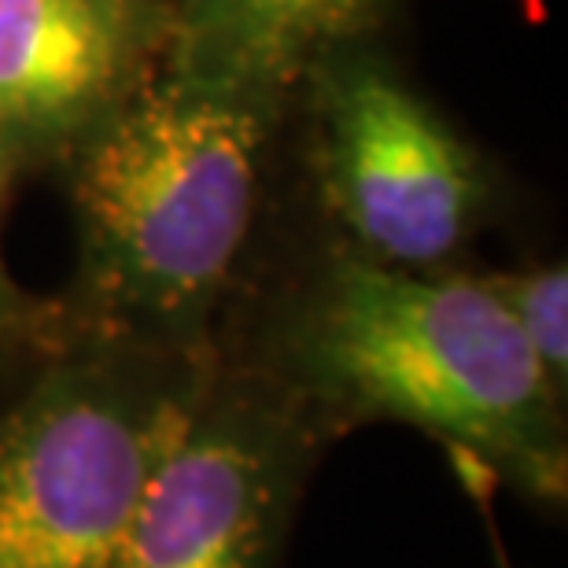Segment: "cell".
Here are the masks:
<instances>
[{
    "mask_svg": "<svg viewBox=\"0 0 568 568\" xmlns=\"http://www.w3.org/2000/svg\"><path fill=\"white\" fill-rule=\"evenodd\" d=\"M4 181H8V163H4V148H0V196H4ZM16 306V292H11L4 263H0V314H8Z\"/></svg>",
    "mask_w": 568,
    "mask_h": 568,
    "instance_id": "9",
    "label": "cell"
},
{
    "mask_svg": "<svg viewBox=\"0 0 568 568\" xmlns=\"http://www.w3.org/2000/svg\"><path fill=\"white\" fill-rule=\"evenodd\" d=\"M284 476L274 425L196 403L148 476L111 568H263Z\"/></svg>",
    "mask_w": 568,
    "mask_h": 568,
    "instance_id": "5",
    "label": "cell"
},
{
    "mask_svg": "<svg viewBox=\"0 0 568 568\" xmlns=\"http://www.w3.org/2000/svg\"><path fill=\"white\" fill-rule=\"evenodd\" d=\"M295 358L339 410L417 425L561 491V395L487 277L347 255L306 303Z\"/></svg>",
    "mask_w": 568,
    "mask_h": 568,
    "instance_id": "1",
    "label": "cell"
},
{
    "mask_svg": "<svg viewBox=\"0 0 568 568\" xmlns=\"http://www.w3.org/2000/svg\"><path fill=\"white\" fill-rule=\"evenodd\" d=\"M152 38V0H0V148L104 122Z\"/></svg>",
    "mask_w": 568,
    "mask_h": 568,
    "instance_id": "6",
    "label": "cell"
},
{
    "mask_svg": "<svg viewBox=\"0 0 568 568\" xmlns=\"http://www.w3.org/2000/svg\"><path fill=\"white\" fill-rule=\"evenodd\" d=\"M328 207L366 258L432 270L469 241L487 181L458 133L377 63H333L317 89Z\"/></svg>",
    "mask_w": 568,
    "mask_h": 568,
    "instance_id": "4",
    "label": "cell"
},
{
    "mask_svg": "<svg viewBox=\"0 0 568 568\" xmlns=\"http://www.w3.org/2000/svg\"><path fill=\"white\" fill-rule=\"evenodd\" d=\"M266 126L270 100L174 74L89 130L74 200L108 311L174 322L211 303L247 241Z\"/></svg>",
    "mask_w": 568,
    "mask_h": 568,
    "instance_id": "2",
    "label": "cell"
},
{
    "mask_svg": "<svg viewBox=\"0 0 568 568\" xmlns=\"http://www.w3.org/2000/svg\"><path fill=\"white\" fill-rule=\"evenodd\" d=\"M487 284L514 314L547 381L561 395L568 381V270L547 266L531 270V274L487 277Z\"/></svg>",
    "mask_w": 568,
    "mask_h": 568,
    "instance_id": "8",
    "label": "cell"
},
{
    "mask_svg": "<svg viewBox=\"0 0 568 568\" xmlns=\"http://www.w3.org/2000/svg\"><path fill=\"white\" fill-rule=\"evenodd\" d=\"M388 0H185L174 74L270 100Z\"/></svg>",
    "mask_w": 568,
    "mask_h": 568,
    "instance_id": "7",
    "label": "cell"
},
{
    "mask_svg": "<svg viewBox=\"0 0 568 568\" xmlns=\"http://www.w3.org/2000/svg\"><path fill=\"white\" fill-rule=\"evenodd\" d=\"M189 395L111 366L49 373L0 417V568H111Z\"/></svg>",
    "mask_w": 568,
    "mask_h": 568,
    "instance_id": "3",
    "label": "cell"
}]
</instances>
